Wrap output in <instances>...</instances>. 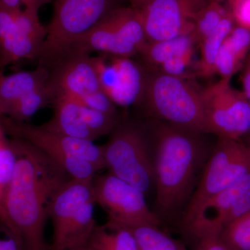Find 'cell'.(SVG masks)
<instances>
[{"instance_id":"6da1fadb","label":"cell","mask_w":250,"mask_h":250,"mask_svg":"<svg viewBox=\"0 0 250 250\" xmlns=\"http://www.w3.org/2000/svg\"><path fill=\"white\" fill-rule=\"evenodd\" d=\"M10 138L17 161L4 197L5 228L16 237L22 250H50L45 227L51 205L59 189L72 177L35 146Z\"/></svg>"},{"instance_id":"7a4b0ae2","label":"cell","mask_w":250,"mask_h":250,"mask_svg":"<svg viewBox=\"0 0 250 250\" xmlns=\"http://www.w3.org/2000/svg\"><path fill=\"white\" fill-rule=\"evenodd\" d=\"M152 128L156 206L172 213L191 191L205 152L202 134L159 121Z\"/></svg>"},{"instance_id":"3957f363","label":"cell","mask_w":250,"mask_h":250,"mask_svg":"<svg viewBox=\"0 0 250 250\" xmlns=\"http://www.w3.org/2000/svg\"><path fill=\"white\" fill-rule=\"evenodd\" d=\"M10 137L24 140L57 163L72 179L93 181L106 168L103 146L46 129L42 125L13 121L1 116Z\"/></svg>"},{"instance_id":"277c9868","label":"cell","mask_w":250,"mask_h":250,"mask_svg":"<svg viewBox=\"0 0 250 250\" xmlns=\"http://www.w3.org/2000/svg\"><path fill=\"white\" fill-rule=\"evenodd\" d=\"M146 70V84L139 104L144 105L147 113L159 121L208 134L200 89L190 80L170 76L147 67Z\"/></svg>"},{"instance_id":"5b68a950","label":"cell","mask_w":250,"mask_h":250,"mask_svg":"<svg viewBox=\"0 0 250 250\" xmlns=\"http://www.w3.org/2000/svg\"><path fill=\"white\" fill-rule=\"evenodd\" d=\"M93 181L70 179L54 197L49 219L53 226L50 250H70L88 245L95 225Z\"/></svg>"},{"instance_id":"8992f818","label":"cell","mask_w":250,"mask_h":250,"mask_svg":"<svg viewBox=\"0 0 250 250\" xmlns=\"http://www.w3.org/2000/svg\"><path fill=\"white\" fill-rule=\"evenodd\" d=\"M53 13L38 62L47 65L67 53L111 11L116 0H54Z\"/></svg>"},{"instance_id":"52a82bcc","label":"cell","mask_w":250,"mask_h":250,"mask_svg":"<svg viewBox=\"0 0 250 250\" xmlns=\"http://www.w3.org/2000/svg\"><path fill=\"white\" fill-rule=\"evenodd\" d=\"M106 168L146 194L154 183V164L147 135L130 122L118 123L103 146Z\"/></svg>"},{"instance_id":"ba28073f","label":"cell","mask_w":250,"mask_h":250,"mask_svg":"<svg viewBox=\"0 0 250 250\" xmlns=\"http://www.w3.org/2000/svg\"><path fill=\"white\" fill-rule=\"evenodd\" d=\"M250 174V147L240 140L218 138L206 164L201 179L188 205L184 223L187 224L200 206Z\"/></svg>"},{"instance_id":"9c48e42d","label":"cell","mask_w":250,"mask_h":250,"mask_svg":"<svg viewBox=\"0 0 250 250\" xmlns=\"http://www.w3.org/2000/svg\"><path fill=\"white\" fill-rule=\"evenodd\" d=\"M93 190L95 203L106 212L109 223L130 229L160 225V219L148 207L144 192L111 172L95 175Z\"/></svg>"},{"instance_id":"30bf717a","label":"cell","mask_w":250,"mask_h":250,"mask_svg":"<svg viewBox=\"0 0 250 250\" xmlns=\"http://www.w3.org/2000/svg\"><path fill=\"white\" fill-rule=\"evenodd\" d=\"M230 82L220 79L200 89V95L208 134L240 140L250 132V105Z\"/></svg>"},{"instance_id":"8fae6325","label":"cell","mask_w":250,"mask_h":250,"mask_svg":"<svg viewBox=\"0 0 250 250\" xmlns=\"http://www.w3.org/2000/svg\"><path fill=\"white\" fill-rule=\"evenodd\" d=\"M47 34L39 11L11 9L0 4V69L22 61L39 60Z\"/></svg>"},{"instance_id":"7c38bea8","label":"cell","mask_w":250,"mask_h":250,"mask_svg":"<svg viewBox=\"0 0 250 250\" xmlns=\"http://www.w3.org/2000/svg\"><path fill=\"white\" fill-rule=\"evenodd\" d=\"M250 210V174L206 200L186 224L197 239L218 236L235 219Z\"/></svg>"},{"instance_id":"4fadbf2b","label":"cell","mask_w":250,"mask_h":250,"mask_svg":"<svg viewBox=\"0 0 250 250\" xmlns=\"http://www.w3.org/2000/svg\"><path fill=\"white\" fill-rule=\"evenodd\" d=\"M94 65L104 93L116 106L139 104L146 80V67L129 57L99 54Z\"/></svg>"},{"instance_id":"5bb4252c","label":"cell","mask_w":250,"mask_h":250,"mask_svg":"<svg viewBox=\"0 0 250 250\" xmlns=\"http://www.w3.org/2000/svg\"><path fill=\"white\" fill-rule=\"evenodd\" d=\"M210 0H150L139 10L147 42L191 34L197 14Z\"/></svg>"},{"instance_id":"9a60e30c","label":"cell","mask_w":250,"mask_h":250,"mask_svg":"<svg viewBox=\"0 0 250 250\" xmlns=\"http://www.w3.org/2000/svg\"><path fill=\"white\" fill-rule=\"evenodd\" d=\"M45 67L56 90L82 104L87 105L93 97L103 91L92 54L70 50Z\"/></svg>"},{"instance_id":"2e32d148","label":"cell","mask_w":250,"mask_h":250,"mask_svg":"<svg viewBox=\"0 0 250 250\" xmlns=\"http://www.w3.org/2000/svg\"><path fill=\"white\" fill-rule=\"evenodd\" d=\"M111 13L79 39L69 51L129 58L139 55L138 49L126 42L117 30Z\"/></svg>"},{"instance_id":"e0dca14e","label":"cell","mask_w":250,"mask_h":250,"mask_svg":"<svg viewBox=\"0 0 250 250\" xmlns=\"http://www.w3.org/2000/svg\"><path fill=\"white\" fill-rule=\"evenodd\" d=\"M51 119L41 125L46 129L76 138L94 141L96 138L87 126L81 111V104L76 100L57 91Z\"/></svg>"},{"instance_id":"ac0fdd59","label":"cell","mask_w":250,"mask_h":250,"mask_svg":"<svg viewBox=\"0 0 250 250\" xmlns=\"http://www.w3.org/2000/svg\"><path fill=\"white\" fill-rule=\"evenodd\" d=\"M49 80L48 68L39 64L34 70L5 75L0 72V116H4L10 108L21 99Z\"/></svg>"},{"instance_id":"d6986e66","label":"cell","mask_w":250,"mask_h":250,"mask_svg":"<svg viewBox=\"0 0 250 250\" xmlns=\"http://www.w3.org/2000/svg\"><path fill=\"white\" fill-rule=\"evenodd\" d=\"M250 51V31L234 25L219 50L215 74L223 80H231L241 70Z\"/></svg>"},{"instance_id":"ffe728a7","label":"cell","mask_w":250,"mask_h":250,"mask_svg":"<svg viewBox=\"0 0 250 250\" xmlns=\"http://www.w3.org/2000/svg\"><path fill=\"white\" fill-rule=\"evenodd\" d=\"M195 46L192 34H186L166 40L147 42L139 56L147 68L155 69L175 57L195 52Z\"/></svg>"},{"instance_id":"44dd1931","label":"cell","mask_w":250,"mask_h":250,"mask_svg":"<svg viewBox=\"0 0 250 250\" xmlns=\"http://www.w3.org/2000/svg\"><path fill=\"white\" fill-rule=\"evenodd\" d=\"M234 25L232 18L228 11V14L222 20L216 30L199 45L200 57L195 67L197 76L209 79L216 75L215 62L219 50Z\"/></svg>"},{"instance_id":"7402d4cb","label":"cell","mask_w":250,"mask_h":250,"mask_svg":"<svg viewBox=\"0 0 250 250\" xmlns=\"http://www.w3.org/2000/svg\"><path fill=\"white\" fill-rule=\"evenodd\" d=\"M88 245L94 250H139L130 229L109 222L95 227Z\"/></svg>"},{"instance_id":"603a6c76","label":"cell","mask_w":250,"mask_h":250,"mask_svg":"<svg viewBox=\"0 0 250 250\" xmlns=\"http://www.w3.org/2000/svg\"><path fill=\"white\" fill-rule=\"evenodd\" d=\"M56 95L57 90L49 80L45 85L28 94L15 104L4 117L15 121L28 123L42 108L52 106Z\"/></svg>"},{"instance_id":"cb8c5ba5","label":"cell","mask_w":250,"mask_h":250,"mask_svg":"<svg viewBox=\"0 0 250 250\" xmlns=\"http://www.w3.org/2000/svg\"><path fill=\"white\" fill-rule=\"evenodd\" d=\"M17 156L0 116V224L5 227L4 202L16 169Z\"/></svg>"},{"instance_id":"d4e9b609","label":"cell","mask_w":250,"mask_h":250,"mask_svg":"<svg viewBox=\"0 0 250 250\" xmlns=\"http://www.w3.org/2000/svg\"><path fill=\"white\" fill-rule=\"evenodd\" d=\"M227 14L228 9L221 3L210 1L197 14L191 34L197 47L216 30Z\"/></svg>"},{"instance_id":"484cf974","label":"cell","mask_w":250,"mask_h":250,"mask_svg":"<svg viewBox=\"0 0 250 250\" xmlns=\"http://www.w3.org/2000/svg\"><path fill=\"white\" fill-rule=\"evenodd\" d=\"M131 230L139 250H187L183 245L161 231L159 227L144 225Z\"/></svg>"},{"instance_id":"4316f807","label":"cell","mask_w":250,"mask_h":250,"mask_svg":"<svg viewBox=\"0 0 250 250\" xmlns=\"http://www.w3.org/2000/svg\"><path fill=\"white\" fill-rule=\"evenodd\" d=\"M218 236L229 250H250V210L227 225Z\"/></svg>"},{"instance_id":"83f0119b","label":"cell","mask_w":250,"mask_h":250,"mask_svg":"<svg viewBox=\"0 0 250 250\" xmlns=\"http://www.w3.org/2000/svg\"><path fill=\"white\" fill-rule=\"evenodd\" d=\"M80 104L83 121L96 139L111 134L119 123L117 115L109 114Z\"/></svg>"},{"instance_id":"f1b7e54d","label":"cell","mask_w":250,"mask_h":250,"mask_svg":"<svg viewBox=\"0 0 250 250\" xmlns=\"http://www.w3.org/2000/svg\"><path fill=\"white\" fill-rule=\"evenodd\" d=\"M228 12L235 25L250 31V0H227Z\"/></svg>"},{"instance_id":"f546056e","label":"cell","mask_w":250,"mask_h":250,"mask_svg":"<svg viewBox=\"0 0 250 250\" xmlns=\"http://www.w3.org/2000/svg\"><path fill=\"white\" fill-rule=\"evenodd\" d=\"M0 250H22L18 240L8 229L0 224Z\"/></svg>"},{"instance_id":"4dcf8cb0","label":"cell","mask_w":250,"mask_h":250,"mask_svg":"<svg viewBox=\"0 0 250 250\" xmlns=\"http://www.w3.org/2000/svg\"><path fill=\"white\" fill-rule=\"evenodd\" d=\"M241 82L243 93L250 105V51L241 69Z\"/></svg>"},{"instance_id":"1f68e13d","label":"cell","mask_w":250,"mask_h":250,"mask_svg":"<svg viewBox=\"0 0 250 250\" xmlns=\"http://www.w3.org/2000/svg\"><path fill=\"white\" fill-rule=\"evenodd\" d=\"M199 241L197 250H229L219 239L218 236L207 237Z\"/></svg>"},{"instance_id":"d6a6232c","label":"cell","mask_w":250,"mask_h":250,"mask_svg":"<svg viewBox=\"0 0 250 250\" xmlns=\"http://www.w3.org/2000/svg\"><path fill=\"white\" fill-rule=\"evenodd\" d=\"M53 1L54 0H21V3L23 8L39 12L42 6L53 2Z\"/></svg>"},{"instance_id":"836d02e7","label":"cell","mask_w":250,"mask_h":250,"mask_svg":"<svg viewBox=\"0 0 250 250\" xmlns=\"http://www.w3.org/2000/svg\"><path fill=\"white\" fill-rule=\"evenodd\" d=\"M0 4L11 9H22L21 0H0Z\"/></svg>"},{"instance_id":"e575fe53","label":"cell","mask_w":250,"mask_h":250,"mask_svg":"<svg viewBox=\"0 0 250 250\" xmlns=\"http://www.w3.org/2000/svg\"><path fill=\"white\" fill-rule=\"evenodd\" d=\"M131 3V7L134 9L139 10L144 6L145 4H147L148 1L150 0H128Z\"/></svg>"},{"instance_id":"d590c367","label":"cell","mask_w":250,"mask_h":250,"mask_svg":"<svg viewBox=\"0 0 250 250\" xmlns=\"http://www.w3.org/2000/svg\"><path fill=\"white\" fill-rule=\"evenodd\" d=\"M70 250H94L93 248L89 246V245H86V246L80 247V248H75V249H72Z\"/></svg>"},{"instance_id":"8d00e7d4","label":"cell","mask_w":250,"mask_h":250,"mask_svg":"<svg viewBox=\"0 0 250 250\" xmlns=\"http://www.w3.org/2000/svg\"><path fill=\"white\" fill-rule=\"evenodd\" d=\"M210 1H217V2L221 3L222 1H225V0H210Z\"/></svg>"},{"instance_id":"74e56055","label":"cell","mask_w":250,"mask_h":250,"mask_svg":"<svg viewBox=\"0 0 250 250\" xmlns=\"http://www.w3.org/2000/svg\"><path fill=\"white\" fill-rule=\"evenodd\" d=\"M248 135H249V140H248V143L247 145H248V146L250 147V132L249 134H248Z\"/></svg>"},{"instance_id":"f35d334b","label":"cell","mask_w":250,"mask_h":250,"mask_svg":"<svg viewBox=\"0 0 250 250\" xmlns=\"http://www.w3.org/2000/svg\"><path fill=\"white\" fill-rule=\"evenodd\" d=\"M0 72H4V71H2V70H1V69H0Z\"/></svg>"}]
</instances>
